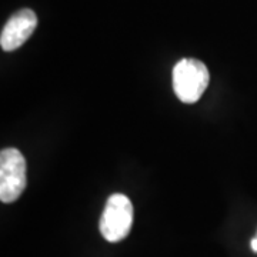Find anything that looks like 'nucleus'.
Returning a JSON list of instances; mask_svg holds the SVG:
<instances>
[{
    "label": "nucleus",
    "instance_id": "obj_1",
    "mask_svg": "<svg viewBox=\"0 0 257 257\" xmlns=\"http://www.w3.org/2000/svg\"><path fill=\"white\" fill-rule=\"evenodd\" d=\"M210 82L206 64L197 59H182L173 69V89L183 103H196Z\"/></svg>",
    "mask_w": 257,
    "mask_h": 257
},
{
    "label": "nucleus",
    "instance_id": "obj_2",
    "mask_svg": "<svg viewBox=\"0 0 257 257\" xmlns=\"http://www.w3.org/2000/svg\"><path fill=\"white\" fill-rule=\"evenodd\" d=\"M133 226V204L124 194H111L100 219L101 236L110 243L121 241Z\"/></svg>",
    "mask_w": 257,
    "mask_h": 257
},
{
    "label": "nucleus",
    "instance_id": "obj_3",
    "mask_svg": "<svg viewBox=\"0 0 257 257\" xmlns=\"http://www.w3.org/2000/svg\"><path fill=\"white\" fill-rule=\"evenodd\" d=\"M28 184L26 160L18 149H3L0 153V200L13 203Z\"/></svg>",
    "mask_w": 257,
    "mask_h": 257
},
{
    "label": "nucleus",
    "instance_id": "obj_4",
    "mask_svg": "<svg viewBox=\"0 0 257 257\" xmlns=\"http://www.w3.org/2000/svg\"><path fill=\"white\" fill-rule=\"evenodd\" d=\"M37 26V16L33 10L22 9L6 22L0 35V46L5 52H13L33 35Z\"/></svg>",
    "mask_w": 257,
    "mask_h": 257
},
{
    "label": "nucleus",
    "instance_id": "obj_5",
    "mask_svg": "<svg viewBox=\"0 0 257 257\" xmlns=\"http://www.w3.org/2000/svg\"><path fill=\"white\" fill-rule=\"evenodd\" d=\"M250 244H251V248H253V250L257 253V237L256 239L251 240V243H250Z\"/></svg>",
    "mask_w": 257,
    "mask_h": 257
}]
</instances>
